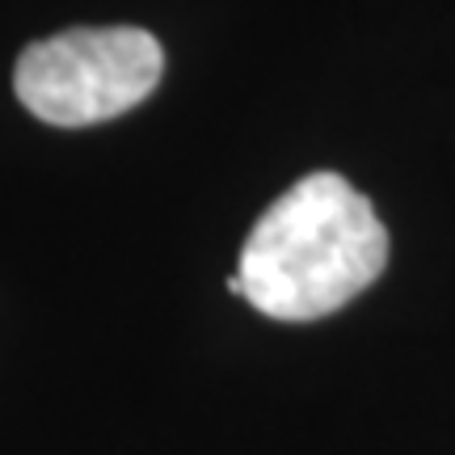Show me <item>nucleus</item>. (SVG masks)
I'll return each mask as SVG.
<instances>
[{
	"label": "nucleus",
	"instance_id": "nucleus-2",
	"mask_svg": "<svg viewBox=\"0 0 455 455\" xmlns=\"http://www.w3.org/2000/svg\"><path fill=\"white\" fill-rule=\"evenodd\" d=\"M164 47L140 26L64 30L17 55V101L51 127H93L135 110L161 84Z\"/></svg>",
	"mask_w": 455,
	"mask_h": 455
},
{
	"label": "nucleus",
	"instance_id": "nucleus-3",
	"mask_svg": "<svg viewBox=\"0 0 455 455\" xmlns=\"http://www.w3.org/2000/svg\"><path fill=\"white\" fill-rule=\"evenodd\" d=\"M228 291H232V295H244V283H241V275H232V278H228Z\"/></svg>",
	"mask_w": 455,
	"mask_h": 455
},
{
	"label": "nucleus",
	"instance_id": "nucleus-1",
	"mask_svg": "<svg viewBox=\"0 0 455 455\" xmlns=\"http://www.w3.org/2000/svg\"><path fill=\"white\" fill-rule=\"evenodd\" d=\"M388 228L341 173H308L244 236V299L275 321H321L363 295L388 266Z\"/></svg>",
	"mask_w": 455,
	"mask_h": 455
}]
</instances>
